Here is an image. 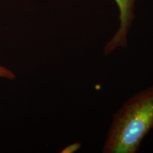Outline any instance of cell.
<instances>
[{
    "instance_id": "277c9868",
    "label": "cell",
    "mask_w": 153,
    "mask_h": 153,
    "mask_svg": "<svg viewBox=\"0 0 153 153\" xmlns=\"http://www.w3.org/2000/svg\"><path fill=\"white\" fill-rule=\"evenodd\" d=\"M82 143L79 142H75L65 147L60 152L62 153H74L77 152L81 148Z\"/></svg>"
},
{
    "instance_id": "7a4b0ae2",
    "label": "cell",
    "mask_w": 153,
    "mask_h": 153,
    "mask_svg": "<svg viewBox=\"0 0 153 153\" xmlns=\"http://www.w3.org/2000/svg\"><path fill=\"white\" fill-rule=\"evenodd\" d=\"M119 10V26L104 47V55L112 54L118 48L128 47V36L135 20V6L137 0H114Z\"/></svg>"
},
{
    "instance_id": "6da1fadb",
    "label": "cell",
    "mask_w": 153,
    "mask_h": 153,
    "mask_svg": "<svg viewBox=\"0 0 153 153\" xmlns=\"http://www.w3.org/2000/svg\"><path fill=\"white\" fill-rule=\"evenodd\" d=\"M153 128V86L128 99L115 113L103 153H136Z\"/></svg>"
},
{
    "instance_id": "3957f363",
    "label": "cell",
    "mask_w": 153,
    "mask_h": 153,
    "mask_svg": "<svg viewBox=\"0 0 153 153\" xmlns=\"http://www.w3.org/2000/svg\"><path fill=\"white\" fill-rule=\"evenodd\" d=\"M0 78L12 80L16 78V75L9 69L7 68L6 67L0 66Z\"/></svg>"
}]
</instances>
